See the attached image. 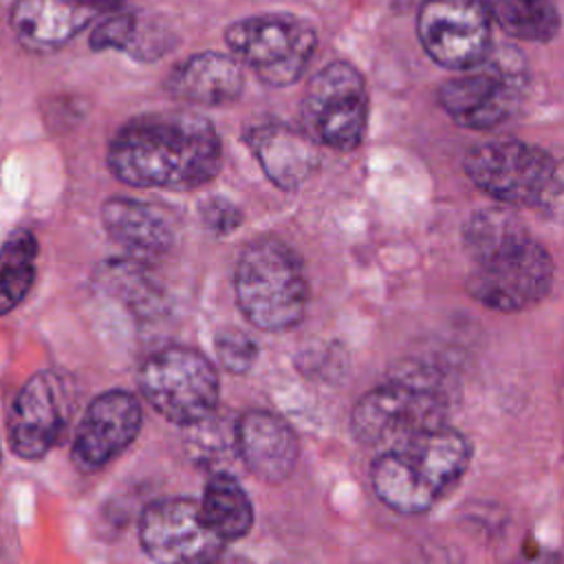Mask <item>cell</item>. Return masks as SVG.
<instances>
[{
	"instance_id": "obj_7",
	"label": "cell",
	"mask_w": 564,
	"mask_h": 564,
	"mask_svg": "<svg viewBox=\"0 0 564 564\" xmlns=\"http://www.w3.org/2000/svg\"><path fill=\"white\" fill-rule=\"evenodd\" d=\"M529 70L518 48H496L471 68L460 70L438 88V104L447 117L469 130H491L520 106Z\"/></svg>"
},
{
	"instance_id": "obj_27",
	"label": "cell",
	"mask_w": 564,
	"mask_h": 564,
	"mask_svg": "<svg viewBox=\"0 0 564 564\" xmlns=\"http://www.w3.org/2000/svg\"><path fill=\"white\" fill-rule=\"evenodd\" d=\"M88 2H97V4H101V2H119V0H88Z\"/></svg>"
},
{
	"instance_id": "obj_13",
	"label": "cell",
	"mask_w": 564,
	"mask_h": 564,
	"mask_svg": "<svg viewBox=\"0 0 564 564\" xmlns=\"http://www.w3.org/2000/svg\"><path fill=\"white\" fill-rule=\"evenodd\" d=\"M70 414L73 394L66 379L53 370L35 372L11 405V449L24 460L44 458L59 443Z\"/></svg>"
},
{
	"instance_id": "obj_5",
	"label": "cell",
	"mask_w": 564,
	"mask_h": 564,
	"mask_svg": "<svg viewBox=\"0 0 564 564\" xmlns=\"http://www.w3.org/2000/svg\"><path fill=\"white\" fill-rule=\"evenodd\" d=\"M449 394L434 370L410 368L364 392L350 412V430L364 445L386 447L416 432L445 425Z\"/></svg>"
},
{
	"instance_id": "obj_14",
	"label": "cell",
	"mask_w": 564,
	"mask_h": 564,
	"mask_svg": "<svg viewBox=\"0 0 564 564\" xmlns=\"http://www.w3.org/2000/svg\"><path fill=\"white\" fill-rule=\"evenodd\" d=\"M143 425V410L139 399L128 390H108L95 397L73 438V465L93 474L115 460L132 445Z\"/></svg>"
},
{
	"instance_id": "obj_18",
	"label": "cell",
	"mask_w": 564,
	"mask_h": 564,
	"mask_svg": "<svg viewBox=\"0 0 564 564\" xmlns=\"http://www.w3.org/2000/svg\"><path fill=\"white\" fill-rule=\"evenodd\" d=\"M245 88L242 64L227 53L203 51L176 64L165 77V90L198 106L234 104Z\"/></svg>"
},
{
	"instance_id": "obj_11",
	"label": "cell",
	"mask_w": 564,
	"mask_h": 564,
	"mask_svg": "<svg viewBox=\"0 0 564 564\" xmlns=\"http://www.w3.org/2000/svg\"><path fill=\"white\" fill-rule=\"evenodd\" d=\"M416 35L432 62L465 70L491 51V18L482 0H423Z\"/></svg>"
},
{
	"instance_id": "obj_19",
	"label": "cell",
	"mask_w": 564,
	"mask_h": 564,
	"mask_svg": "<svg viewBox=\"0 0 564 564\" xmlns=\"http://www.w3.org/2000/svg\"><path fill=\"white\" fill-rule=\"evenodd\" d=\"M101 225L106 234L137 260L161 258L174 245L170 218L156 205L137 198H108L101 205Z\"/></svg>"
},
{
	"instance_id": "obj_25",
	"label": "cell",
	"mask_w": 564,
	"mask_h": 564,
	"mask_svg": "<svg viewBox=\"0 0 564 564\" xmlns=\"http://www.w3.org/2000/svg\"><path fill=\"white\" fill-rule=\"evenodd\" d=\"M141 18L132 11H115L101 18L90 31V48L93 51H126L130 53Z\"/></svg>"
},
{
	"instance_id": "obj_23",
	"label": "cell",
	"mask_w": 564,
	"mask_h": 564,
	"mask_svg": "<svg viewBox=\"0 0 564 564\" xmlns=\"http://www.w3.org/2000/svg\"><path fill=\"white\" fill-rule=\"evenodd\" d=\"M95 282L104 293L126 302L137 313H150L159 306L161 291L150 280L143 260H108L97 269Z\"/></svg>"
},
{
	"instance_id": "obj_3",
	"label": "cell",
	"mask_w": 564,
	"mask_h": 564,
	"mask_svg": "<svg viewBox=\"0 0 564 564\" xmlns=\"http://www.w3.org/2000/svg\"><path fill=\"white\" fill-rule=\"evenodd\" d=\"M469 460V441L458 430L438 425L386 445L370 465V485L392 511L421 516L463 480Z\"/></svg>"
},
{
	"instance_id": "obj_24",
	"label": "cell",
	"mask_w": 564,
	"mask_h": 564,
	"mask_svg": "<svg viewBox=\"0 0 564 564\" xmlns=\"http://www.w3.org/2000/svg\"><path fill=\"white\" fill-rule=\"evenodd\" d=\"M214 350L220 366L234 375H245L258 359V344L236 326L220 328L214 337Z\"/></svg>"
},
{
	"instance_id": "obj_2",
	"label": "cell",
	"mask_w": 564,
	"mask_h": 564,
	"mask_svg": "<svg viewBox=\"0 0 564 564\" xmlns=\"http://www.w3.org/2000/svg\"><path fill=\"white\" fill-rule=\"evenodd\" d=\"M471 258L467 293L498 313H518L542 302L553 286L555 264L511 207L476 212L463 229Z\"/></svg>"
},
{
	"instance_id": "obj_26",
	"label": "cell",
	"mask_w": 564,
	"mask_h": 564,
	"mask_svg": "<svg viewBox=\"0 0 564 564\" xmlns=\"http://www.w3.org/2000/svg\"><path fill=\"white\" fill-rule=\"evenodd\" d=\"M200 212V220H203V227L212 234V236H227L231 231H236L242 220H245V214L242 209L225 198V196H209L200 203L198 207Z\"/></svg>"
},
{
	"instance_id": "obj_15",
	"label": "cell",
	"mask_w": 564,
	"mask_h": 564,
	"mask_svg": "<svg viewBox=\"0 0 564 564\" xmlns=\"http://www.w3.org/2000/svg\"><path fill=\"white\" fill-rule=\"evenodd\" d=\"M264 176L282 192L300 189L319 167L317 143L302 130L282 121H260L245 130Z\"/></svg>"
},
{
	"instance_id": "obj_12",
	"label": "cell",
	"mask_w": 564,
	"mask_h": 564,
	"mask_svg": "<svg viewBox=\"0 0 564 564\" xmlns=\"http://www.w3.org/2000/svg\"><path fill=\"white\" fill-rule=\"evenodd\" d=\"M139 544L161 564H194L218 557L223 542L203 520L194 498H161L141 511Z\"/></svg>"
},
{
	"instance_id": "obj_16",
	"label": "cell",
	"mask_w": 564,
	"mask_h": 564,
	"mask_svg": "<svg viewBox=\"0 0 564 564\" xmlns=\"http://www.w3.org/2000/svg\"><path fill=\"white\" fill-rule=\"evenodd\" d=\"M236 449L251 476L262 482L286 480L300 458V441L293 427L269 410H247L234 430Z\"/></svg>"
},
{
	"instance_id": "obj_9",
	"label": "cell",
	"mask_w": 564,
	"mask_h": 564,
	"mask_svg": "<svg viewBox=\"0 0 564 564\" xmlns=\"http://www.w3.org/2000/svg\"><path fill=\"white\" fill-rule=\"evenodd\" d=\"M231 55L249 66L260 82L273 88L295 84L315 48V29L289 13H260L231 22L225 29Z\"/></svg>"
},
{
	"instance_id": "obj_6",
	"label": "cell",
	"mask_w": 564,
	"mask_h": 564,
	"mask_svg": "<svg viewBox=\"0 0 564 564\" xmlns=\"http://www.w3.org/2000/svg\"><path fill=\"white\" fill-rule=\"evenodd\" d=\"M469 181L509 207L549 209L562 194L557 161L520 139H494L465 154Z\"/></svg>"
},
{
	"instance_id": "obj_1",
	"label": "cell",
	"mask_w": 564,
	"mask_h": 564,
	"mask_svg": "<svg viewBox=\"0 0 564 564\" xmlns=\"http://www.w3.org/2000/svg\"><path fill=\"white\" fill-rule=\"evenodd\" d=\"M108 170L139 189L192 192L216 178L223 143L196 112H150L126 121L108 145Z\"/></svg>"
},
{
	"instance_id": "obj_8",
	"label": "cell",
	"mask_w": 564,
	"mask_h": 564,
	"mask_svg": "<svg viewBox=\"0 0 564 564\" xmlns=\"http://www.w3.org/2000/svg\"><path fill=\"white\" fill-rule=\"evenodd\" d=\"M143 399L176 425H196L218 405L220 379L216 366L187 346H165L148 355L137 372Z\"/></svg>"
},
{
	"instance_id": "obj_17",
	"label": "cell",
	"mask_w": 564,
	"mask_h": 564,
	"mask_svg": "<svg viewBox=\"0 0 564 564\" xmlns=\"http://www.w3.org/2000/svg\"><path fill=\"white\" fill-rule=\"evenodd\" d=\"M97 15L99 4L88 0H15L9 22L24 48L48 53L68 44Z\"/></svg>"
},
{
	"instance_id": "obj_10",
	"label": "cell",
	"mask_w": 564,
	"mask_h": 564,
	"mask_svg": "<svg viewBox=\"0 0 564 564\" xmlns=\"http://www.w3.org/2000/svg\"><path fill=\"white\" fill-rule=\"evenodd\" d=\"M370 97L364 75L344 59L319 68L306 84L300 128L330 150L350 152L361 145L368 128Z\"/></svg>"
},
{
	"instance_id": "obj_22",
	"label": "cell",
	"mask_w": 564,
	"mask_h": 564,
	"mask_svg": "<svg viewBox=\"0 0 564 564\" xmlns=\"http://www.w3.org/2000/svg\"><path fill=\"white\" fill-rule=\"evenodd\" d=\"M37 240L20 229L0 242V315L13 311L31 291L35 280Z\"/></svg>"
},
{
	"instance_id": "obj_21",
	"label": "cell",
	"mask_w": 564,
	"mask_h": 564,
	"mask_svg": "<svg viewBox=\"0 0 564 564\" xmlns=\"http://www.w3.org/2000/svg\"><path fill=\"white\" fill-rule=\"evenodd\" d=\"M491 22L507 35L546 44L560 33V13L553 0H482Z\"/></svg>"
},
{
	"instance_id": "obj_20",
	"label": "cell",
	"mask_w": 564,
	"mask_h": 564,
	"mask_svg": "<svg viewBox=\"0 0 564 564\" xmlns=\"http://www.w3.org/2000/svg\"><path fill=\"white\" fill-rule=\"evenodd\" d=\"M198 505L203 520L223 542L240 540L253 527L251 498L245 487L225 471H216L207 478Z\"/></svg>"
},
{
	"instance_id": "obj_4",
	"label": "cell",
	"mask_w": 564,
	"mask_h": 564,
	"mask_svg": "<svg viewBox=\"0 0 564 564\" xmlns=\"http://www.w3.org/2000/svg\"><path fill=\"white\" fill-rule=\"evenodd\" d=\"M234 293L240 313L258 330H291L302 322L308 304L302 258L280 238H256L238 258Z\"/></svg>"
}]
</instances>
